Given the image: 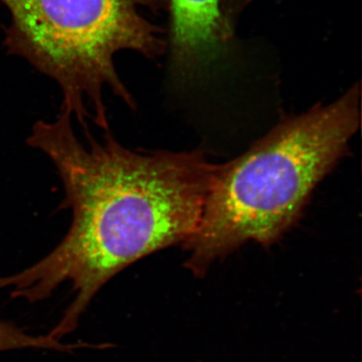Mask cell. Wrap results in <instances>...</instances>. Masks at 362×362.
<instances>
[{"label": "cell", "instance_id": "obj_4", "mask_svg": "<svg viewBox=\"0 0 362 362\" xmlns=\"http://www.w3.org/2000/svg\"><path fill=\"white\" fill-rule=\"evenodd\" d=\"M169 76L180 85L202 84L232 65L235 30L221 0H168Z\"/></svg>", "mask_w": 362, "mask_h": 362}, {"label": "cell", "instance_id": "obj_5", "mask_svg": "<svg viewBox=\"0 0 362 362\" xmlns=\"http://www.w3.org/2000/svg\"><path fill=\"white\" fill-rule=\"evenodd\" d=\"M88 343H64L49 337H35L28 334L13 323L0 322V351L11 349H52L71 352L74 350L87 349Z\"/></svg>", "mask_w": 362, "mask_h": 362}, {"label": "cell", "instance_id": "obj_1", "mask_svg": "<svg viewBox=\"0 0 362 362\" xmlns=\"http://www.w3.org/2000/svg\"><path fill=\"white\" fill-rule=\"evenodd\" d=\"M70 114L39 121L28 146L49 157L70 209L68 233L49 255L13 275L0 289L30 303L51 296L64 283L75 294L49 333L61 340L112 278L145 257L185 242L197 230L216 166L202 152L142 154L126 148L110 131L96 139L74 130Z\"/></svg>", "mask_w": 362, "mask_h": 362}, {"label": "cell", "instance_id": "obj_6", "mask_svg": "<svg viewBox=\"0 0 362 362\" xmlns=\"http://www.w3.org/2000/svg\"><path fill=\"white\" fill-rule=\"evenodd\" d=\"M256 0H221V11L226 21L235 25V21L250 4Z\"/></svg>", "mask_w": 362, "mask_h": 362}, {"label": "cell", "instance_id": "obj_2", "mask_svg": "<svg viewBox=\"0 0 362 362\" xmlns=\"http://www.w3.org/2000/svg\"><path fill=\"white\" fill-rule=\"evenodd\" d=\"M361 125L358 83L333 103L290 117L239 158L216 166L185 267L202 277L245 243L269 246L289 230Z\"/></svg>", "mask_w": 362, "mask_h": 362}, {"label": "cell", "instance_id": "obj_3", "mask_svg": "<svg viewBox=\"0 0 362 362\" xmlns=\"http://www.w3.org/2000/svg\"><path fill=\"white\" fill-rule=\"evenodd\" d=\"M11 21L4 45L54 80L62 110L88 130H109V89L131 109L136 103L116 69L119 52L156 59L165 54L164 30L146 13L168 11V0H0Z\"/></svg>", "mask_w": 362, "mask_h": 362}]
</instances>
